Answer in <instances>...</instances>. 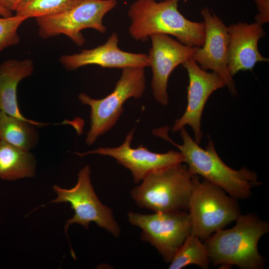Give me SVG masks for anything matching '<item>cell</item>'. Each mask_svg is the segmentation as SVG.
Instances as JSON below:
<instances>
[{"label": "cell", "instance_id": "6da1fadb", "mask_svg": "<svg viewBox=\"0 0 269 269\" xmlns=\"http://www.w3.org/2000/svg\"><path fill=\"white\" fill-rule=\"evenodd\" d=\"M168 129L167 127L159 128L153 130L152 133L179 149L184 162L193 175L201 176L236 200L248 198L251 196L252 189L260 184L255 172L247 167L235 170L227 165L218 155L211 139L205 149L202 148L183 128L180 130L183 143L179 144L168 136Z\"/></svg>", "mask_w": 269, "mask_h": 269}, {"label": "cell", "instance_id": "7a4b0ae2", "mask_svg": "<svg viewBox=\"0 0 269 269\" xmlns=\"http://www.w3.org/2000/svg\"><path fill=\"white\" fill-rule=\"evenodd\" d=\"M180 0H136L130 6L129 33L136 41L144 42L155 34L174 36L192 47H202L205 38L204 21L195 22L179 11Z\"/></svg>", "mask_w": 269, "mask_h": 269}, {"label": "cell", "instance_id": "3957f363", "mask_svg": "<svg viewBox=\"0 0 269 269\" xmlns=\"http://www.w3.org/2000/svg\"><path fill=\"white\" fill-rule=\"evenodd\" d=\"M232 228L218 230L205 241L210 262L214 266L235 265L242 269H261L265 260L258 250L269 223L254 214L240 215Z\"/></svg>", "mask_w": 269, "mask_h": 269}, {"label": "cell", "instance_id": "277c9868", "mask_svg": "<svg viewBox=\"0 0 269 269\" xmlns=\"http://www.w3.org/2000/svg\"><path fill=\"white\" fill-rule=\"evenodd\" d=\"M181 163L152 171L132 189L137 205L155 212L188 210L194 175Z\"/></svg>", "mask_w": 269, "mask_h": 269}, {"label": "cell", "instance_id": "5b68a950", "mask_svg": "<svg viewBox=\"0 0 269 269\" xmlns=\"http://www.w3.org/2000/svg\"><path fill=\"white\" fill-rule=\"evenodd\" d=\"M190 235L206 240L215 232L223 229L241 215L237 200L221 187L194 175L188 209Z\"/></svg>", "mask_w": 269, "mask_h": 269}, {"label": "cell", "instance_id": "8992f818", "mask_svg": "<svg viewBox=\"0 0 269 269\" xmlns=\"http://www.w3.org/2000/svg\"><path fill=\"white\" fill-rule=\"evenodd\" d=\"M144 68L134 67L123 69L113 91L102 99H93L85 93L79 94L78 98L81 102L91 108L90 130L86 139L88 145L93 144L98 137L115 126L127 100L142 97L146 88Z\"/></svg>", "mask_w": 269, "mask_h": 269}, {"label": "cell", "instance_id": "52a82bcc", "mask_svg": "<svg viewBox=\"0 0 269 269\" xmlns=\"http://www.w3.org/2000/svg\"><path fill=\"white\" fill-rule=\"evenodd\" d=\"M117 4V0H80L77 4L62 12L36 17L39 35L47 39L64 34L78 46H82L86 40L81 31L92 28L105 33L107 28L103 18Z\"/></svg>", "mask_w": 269, "mask_h": 269}, {"label": "cell", "instance_id": "ba28073f", "mask_svg": "<svg viewBox=\"0 0 269 269\" xmlns=\"http://www.w3.org/2000/svg\"><path fill=\"white\" fill-rule=\"evenodd\" d=\"M90 173V167L86 165L79 171L78 181L74 187L67 189L54 185L53 190L57 197L51 203H69L74 211V216L66 221L64 227L66 233L72 224L81 225L88 229L90 223L93 222L117 237L120 233V227L114 218L112 209L98 198L91 182Z\"/></svg>", "mask_w": 269, "mask_h": 269}, {"label": "cell", "instance_id": "9c48e42d", "mask_svg": "<svg viewBox=\"0 0 269 269\" xmlns=\"http://www.w3.org/2000/svg\"><path fill=\"white\" fill-rule=\"evenodd\" d=\"M130 223L142 230V241L154 247L167 263L191 233V222L186 211L141 214L130 211Z\"/></svg>", "mask_w": 269, "mask_h": 269}, {"label": "cell", "instance_id": "30bf717a", "mask_svg": "<svg viewBox=\"0 0 269 269\" xmlns=\"http://www.w3.org/2000/svg\"><path fill=\"white\" fill-rule=\"evenodd\" d=\"M134 129L126 135L124 142L115 147H99L85 152H75L82 157L92 154L111 156L117 162L129 169L134 182L137 184L149 173L155 170L184 162L182 154L179 151L169 150L159 153L151 151L142 144L136 148L131 146Z\"/></svg>", "mask_w": 269, "mask_h": 269}, {"label": "cell", "instance_id": "8fae6325", "mask_svg": "<svg viewBox=\"0 0 269 269\" xmlns=\"http://www.w3.org/2000/svg\"><path fill=\"white\" fill-rule=\"evenodd\" d=\"M200 14L205 25V38L202 47H195L191 59L203 70L210 69L224 80L232 95L237 94L236 84L228 69V27L211 10L205 7Z\"/></svg>", "mask_w": 269, "mask_h": 269}, {"label": "cell", "instance_id": "7c38bea8", "mask_svg": "<svg viewBox=\"0 0 269 269\" xmlns=\"http://www.w3.org/2000/svg\"><path fill=\"white\" fill-rule=\"evenodd\" d=\"M182 65L186 69L189 76L187 103L184 113L175 121L171 131L177 132L188 125L193 131L194 140L199 144L203 135L201 120L205 105L210 96L226 86V84L218 74L203 70L191 58Z\"/></svg>", "mask_w": 269, "mask_h": 269}, {"label": "cell", "instance_id": "4fadbf2b", "mask_svg": "<svg viewBox=\"0 0 269 269\" xmlns=\"http://www.w3.org/2000/svg\"><path fill=\"white\" fill-rule=\"evenodd\" d=\"M149 38L151 47L147 54L152 78L151 87L155 100L165 106L168 103L169 77L174 69L191 58L195 47L187 46L165 34H155Z\"/></svg>", "mask_w": 269, "mask_h": 269}, {"label": "cell", "instance_id": "5bb4252c", "mask_svg": "<svg viewBox=\"0 0 269 269\" xmlns=\"http://www.w3.org/2000/svg\"><path fill=\"white\" fill-rule=\"evenodd\" d=\"M119 41L118 34L113 32L104 44L92 49H84L79 53L63 55L59 58V61L69 71L89 65L122 69L150 66L147 54L124 51L119 47Z\"/></svg>", "mask_w": 269, "mask_h": 269}, {"label": "cell", "instance_id": "9a60e30c", "mask_svg": "<svg viewBox=\"0 0 269 269\" xmlns=\"http://www.w3.org/2000/svg\"><path fill=\"white\" fill-rule=\"evenodd\" d=\"M228 69L233 77L241 71L252 70L257 63L267 62L269 58L262 56L258 49L259 40L266 32L262 25L238 22L228 27Z\"/></svg>", "mask_w": 269, "mask_h": 269}, {"label": "cell", "instance_id": "2e32d148", "mask_svg": "<svg viewBox=\"0 0 269 269\" xmlns=\"http://www.w3.org/2000/svg\"><path fill=\"white\" fill-rule=\"evenodd\" d=\"M33 62L30 59H8L0 64V111L18 119L42 127L49 125L25 118L19 109L17 88L23 79L32 75Z\"/></svg>", "mask_w": 269, "mask_h": 269}, {"label": "cell", "instance_id": "e0dca14e", "mask_svg": "<svg viewBox=\"0 0 269 269\" xmlns=\"http://www.w3.org/2000/svg\"><path fill=\"white\" fill-rule=\"evenodd\" d=\"M35 160L28 150L0 141V178L14 180L35 174Z\"/></svg>", "mask_w": 269, "mask_h": 269}, {"label": "cell", "instance_id": "ac0fdd59", "mask_svg": "<svg viewBox=\"0 0 269 269\" xmlns=\"http://www.w3.org/2000/svg\"><path fill=\"white\" fill-rule=\"evenodd\" d=\"M34 126L0 111V141L29 151L38 141Z\"/></svg>", "mask_w": 269, "mask_h": 269}, {"label": "cell", "instance_id": "d6986e66", "mask_svg": "<svg viewBox=\"0 0 269 269\" xmlns=\"http://www.w3.org/2000/svg\"><path fill=\"white\" fill-rule=\"evenodd\" d=\"M210 263L205 244L198 237L190 235L175 253L168 269H180L193 264L207 269Z\"/></svg>", "mask_w": 269, "mask_h": 269}, {"label": "cell", "instance_id": "ffe728a7", "mask_svg": "<svg viewBox=\"0 0 269 269\" xmlns=\"http://www.w3.org/2000/svg\"><path fill=\"white\" fill-rule=\"evenodd\" d=\"M80 0H22L16 7L15 15L29 18L45 16L67 10Z\"/></svg>", "mask_w": 269, "mask_h": 269}, {"label": "cell", "instance_id": "44dd1931", "mask_svg": "<svg viewBox=\"0 0 269 269\" xmlns=\"http://www.w3.org/2000/svg\"><path fill=\"white\" fill-rule=\"evenodd\" d=\"M25 20L16 15L0 18V52L7 47L19 43L20 37L17 31Z\"/></svg>", "mask_w": 269, "mask_h": 269}, {"label": "cell", "instance_id": "7402d4cb", "mask_svg": "<svg viewBox=\"0 0 269 269\" xmlns=\"http://www.w3.org/2000/svg\"><path fill=\"white\" fill-rule=\"evenodd\" d=\"M258 13L255 16V22L263 25L269 21V0H254Z\"/></svg>", "mask_w": 269, "mask_h": 269}, {"label": "cell", "instance_id": "603a6c76", "mask_svg": "<svg viewBox=\"0 0 269 269\" xmlns=\"http://www.w3.org/2000/svg\"><path fill=\"white\" fill-rule=\"evenodd\" d=\"M22 0H0V5L10 11H14L17 5Z\"/></svg>", "mask_w": 269, "mask_h": 269}, {"label": "cell", "instance_id": "cb8c5ba5", "mask_svg": "<svg viewBox=\"0 0 269 269\" xmlns=\"http://www.w3.org/2000/svg\"><path fill=\"white\" fill-rule=\"evenodd\" d=\"M0 15L4 17H8L12 16L11 11L3 7L0 5Z\"/></svg>", "mask_w": 269, "mask_h": 269}, {"label": "cell", "instance_id": "d4e9b609", "mask_svg": "<svg viewBox=\"0 0 269 269\" xmlns=\"http://www.w3.org/2000/svg\"></svg>", "mask_w": 269, "mask_h": 269}]
</instances>
